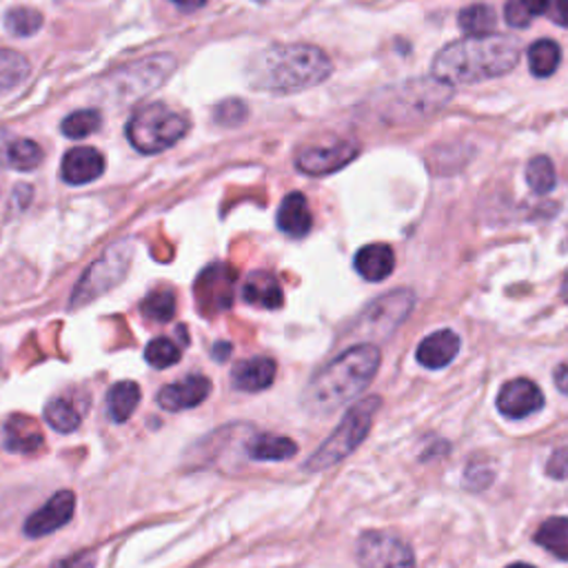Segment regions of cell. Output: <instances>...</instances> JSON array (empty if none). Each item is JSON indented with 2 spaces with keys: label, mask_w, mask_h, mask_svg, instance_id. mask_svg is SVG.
I'll return each mask as SVG.
<instances>
[{
  "label": "cell",
  "mask_w": 568,
  "mask_h": 568,
  "mask_svg": "<svg viewBox=\"0 0 568 568\" xmlns=\"http://www.w3.org/2000/svg\"><path fill=\"white\" fill-rule=\"evenodd\" d=\"M380 360L382 353L374 344H358L342 351L311 376L303 391V406L311 415H331L369 387Z\"/></svg>",
  "instance_id": "6da1fadb"
},
{
  "label": "cell",
  "mask_w": 568,
  "mask_h": 568,
  "mask_svg": "<svg viewBox=\"0 0 568 568\" xmlns=\"http://www.w3.org/2000/svg\"><path fill=\"white\" fill-rule=\"evenodd\" d=\"M520 45L507 36H482L445 47L434 60V74L447 85H471L505 76L520 60Z\"/></svg>",
  "instance_id": "7a4b0ae2"
},
{
  "label": "cell",
  "mask_w": 568,
  "mask_h": 568,
  "mask_svg": "<svg viewBox=\"0 0 568 568\" xmlns=\"http://www.w3.org/2000/svg\"><path fill=\"white\" fill-rule=\"evenodd\" d=\"M249 74L258 90L294 94L324 83L331 76V60L311 45H275L256 58Z\"/></svg>",
  "instance_id": "3957f363"
},
{
  "label": "cell",
  "mask_w": 568,
  "mask_h": 568,
  "mask_svg": "<svg viewBox=\"0 0 568 568\" xmlns=\"http://www.w3.org/2000/svg\"><path fill=\"white\" fill-rule=\"evenodd\" d=\"M380 406H382V400L378 395H371V398H365L360 402H355L346 411V415L340 419V424L335 426V431L305 462V469L313 471V473H320V471H327V469L335 466L344 458H348L369 436L374 417L380 411Z\"/></svg>",
  "instance_id": "277c9868"
},
{
  "label": "cell",
  "mask_w": 568,
  "mask_h": 568,
  "mask_svg": "<svg viewBox=\"0 0 568 568\" xmlns=\"http://www.w3.org/2000/svg\"><path fill=\"white\" fill-rule=\"evenodd\" d=\"M189 131V120L167 105H147L133 111L127 138L140 154H161L174 147Z\"/></svg>",
  "instance_id": "5b68a950"
},
{
  "label": "cell",
  "mask_w": 568,
  "mask_h": 568,
  "mask_svg": "<svg viewBox=\"0 0 568 568\" xmlns=\"http://www.w3.org/2000/svg\"><path fill=\"white\" fill-rule=\"evenodd\" d=\"M133 260V242L120 240L111 245L79 280L74 294H71L69 309H83L85 305L98 300L100 296L116 289L127 277Z\"/></svg>",
  "instance_id": "8992f818"
},
{
  "label": "cell",
  "mask_w": 568,
  "mask_h": 568,
  "mask_svg": "<svg viewBox=\"0 0 568 568\" xmlns=\"http://www.w3.org/2000/svg\"><path fill=\"white\" fill-rule=\"evenodd\" d=\"M415 296L411 289L391 292L374 300L353 327V335H365L369 340H387L411 313Z\"/></svg>",
  "instance_id": "52a82bcc"
},
{
  "label": "cell",
  "mask_w": 568,
  "mask_h": 568,
  "mask_svg": "<svg viewBox=\"0 0 568 568\" xmlns=\"http://www.w3.org/2000/svg\"><path fill=\"white\" fill-rule=\"evenodd\" d=\"M355 557L363 568H415L411 546L384 531H367L360 535Z\"/></svg>",
  "instance_id": "ba28073f"
},
{
  "label": "cell",
  "mask_w": 568,
  "mask_h": 568,
  "mask_svg": "<svg viewBox=\"0 0 568 568\" xmlns=\"http://www.w3.org/2000/svg\"><path fill=\"white\" fill-rule=\"evenodd\" d=\"M74 513H76V495L67 488L58 490L38 511H34L25 520V535L34 540L51 535L62 526H67L69 520L74 518Z\"/></svg>",
  "instance_id": "9c48e42d"
},
{
  "label": "cell",
  "mask_w": 568,
  "mask_h": 568,
  "mask_svg": "<svg viewBox=\"0 0 568 568\" xmlns=\"http://www.w3.org/2000/svg\"><path fill=\"white\" fill-rule=\"evenodd\" d=\"M236 273L227 264H213L202 271L196 284V294L202 311H223L234 303Z\"/></svg>",
  "instance_id": "30bf717a"
},
{
  "label": "cell",
  "mask_w": 568,
  "mask_h": 568,
  "mask_svg": "<svg viewBox=\"0 0 568 568\" xmlns=\"http://www.w3.org/2000/svg\"><path fill=\"white\" fill-rule=\"evenodd\" d=\"M358 145H353L348 140H338L331 145L309 147L298 154L296 165L307 176H327L342 167H346L355 156H358Z\"/></svg>",
  "instance_id": "8fae6325"
},
{
  "label": "cell",
  "mask_w": 568,
  "mask_h": 568,
  "mask_svg": "<svg viewBox=\"0 0 568 568\" xmlns=\"http://www.w3.org/2000/svg\"><path fill=\"white\" fill-rule=\"evenodd\" d=\"M544 406V395L540 387L526 378H518L507 382L497 393V409L511 419L529 417Z\"/></svg>",
  "instance_id": "7c38bea8"
},
{
  "label": "cell",
  "mask_w": 568,
  "mask_h": 568,
  "mask_svg": "<svg viewBox=\"0 0 568 568\" xmlns=\"http://www.w3.org/2000/svg\"><path fill=\"white\" fill-rule=\"evenodd\" d=\"M211 393V382L204 376H187L180 382L167 384L158 391V404L165 411H187L202 404Z\"/></svg>",
  "instance_id": "4fadbf2b"
},
{
  "label": "cell",
  "mask_w": 568,
  "mask_h": 568,
  "mask_svg": "<svg viewBox=\"0 0 568 568\" xmlns=\"http://www.w3.org/2000/svg\"><path fill=\"white\" fill-rule=\"evenodd\" d=\"M105 171V156L94 147H74L62 158V180L67 185H87L103 176Z\"/></svg>",
  "instance_id": "5bb4252c"
},
{
  "label": "cell",
  "mask_w": 568,
  "mask_h": 568,
  "mask_svg": "<svg viewBox=\"0 0 568 568\" xmlns=\"http://www.w3.org/2000/svg\"><path fill=\"white\" fill-rule=\"evenodd\" d=\"M460 351V338L451 329L426 335L415 351V358L426 369H442L455 360Z\"/></svg>",
  "instance_id": "9a60e30c"
},
{
  "label": "cell",
  "mask_w": 568,
  "mask_h": 568,
  "mask_svg": "<svg viewBox=\"0 0 568 568\" xmlns=\"http://www.w3.org/2000/svg\"><path fill=\"white\" fill-rule=\"evenodd\" d=\"M45 447L40 426L29 415H12L5 422V449L12 453L34 455Z\"/></svg>",
  "instance_id": "2e32d148"
},
{
  "label": "cell",
  "mask_w": 568,
  "mask_h": 568,
  "mask_svg": "<svg viewBox=\"0 0 568 568\" xmlns=\"http://www.w3.org/2000/svg\"><path fill=\"white\" fill-rule=\"evenodd\" d=\"M275 363L271 358H264V355H258V358H249V360H242L234 367L232 371V384L238 389V391H245V393H258V391H264L273 384L275 380Z\"/></svg>",
  "instance_id": "e0dca14e"
},
{
  "label": "cell",
  "mask_w": 568,
  "mask_h": 568,
  "mask_svg": "<svg viewBox=\"0 0 568 568\" xmlns=\"http://www.w3.org/2000/svg\"><path fill=\"white\" fill-rule=\"evenodd\" d=\"M277 227L282 234H287L292 238H305L311 232L313 218H311L307 198L303 193L294 191L282 200L277 209Z\"/></svg>",
  "instance_id": "ac0fdd59"
},
{
  "label": "cell",
  "mask_w": 568,
  "mask_h": 568,
  "mask_svg": "<svg viewBox=\"0 0 568 568\" xmlns=\"http://www.w3.org/2000/svg\"><path fill=\"white\" fill-rule=\"evenodd\" d=\"M242 298L245 303L262 309H280L282 307V289L275 275L256 271L251 273L242 284Z\"/></svg>",
  "instance_id": "d6986e66"
},
{
  "label": "cell",
  "mask_w": 568,
  "mask_h": 568,
  "mask_svg": "<svg viewBox=\"0 0 568 568\" xmlns=\"http://www.w3.org/2000/svg\"><path fill=\"white\" fill-rule=\"evenodd\" d=\"M395 269V256L389 245H367L355 256V271L369 282L389 277Z\"/></svg>",
  "instance_id": "ffe728a7"
},
{
  "label": "cell",
  "mask_w": 568,
  "mask_h": 568,
  "mask_svg": "<svg viewBox=\"0 0 568 568\" xmlns=\"http://www.w3.org/2000/svg\"><path fill=\"white\" fill-rule=\"evenodd\" d=\"M298 453V445L292 438L260 434L247 442V455L258 462H284Z\"/></svg>",
  "instance_id": "44dd1931"
},
{
  "label": "cell",
  "mask_w": 568,
  "mask_h": 568,
  "mask_svg": "<svg viewBox=\"0 0 568 568\" xmlns=\"http://www.w3.org/2000/svg\"><path fill=\"white\" fill-rule=\"evenodd\" d=\"M45 419L58 434L76 431L83 422V411L69 398H54L45 406Z\"/></svg>",
  "instance_id": "7402d4cb"
},
{
  "label": "cell",
  "mask_w": 568,
  "mask_h": 568,
  "mask_svg": "<svg viewBox=\"0 0 568 568\" xmlns=\"http://www.w3.org/2000/svg\"><path fill=\"white\" fill-rule=\"evenodd\" d=\"M140 404V387L131 380L118 382L107 393V413L114 422H127Z\"/></svg>",
  "instance_id": "603a6c76"
},
{
  "label": "cell",
  "mask_w": 568,
  "mask_h": 568,
  "mask_svg": "<svg viewBox=\"0 0 568 568\" xmlns=\"http://www.w3.org/2000/svg\"><path fill=\"white\" fill-rule=\"evenodd\" d=\"M535 542L557 559L568 561V518H548L542 522Z\"/></svg>",
  "instance_id": "cb8c5ba5"
},
{
  "label": "cell",
  "mask_w": 568,
  "mask_h": 568,
  "mask_svg": "<svg viewBox=\"0 0 568 568\" xmlns=\"http://www.w3.org/2000/svg\"><path fill=\"white\" fill-rule=\"evenodd\" d=\"M29 76V60L12 49L0 51V96L14 92Z\"/></svg>",
  "instance_id": "d4e9b609"
},
{
  "label": "cell",
  "mask_w": 568,
  "mask_h": 568,
  "mask_svg": "<svg viewBox=\"0 0 568 568\" xmlns=\"http://www.w3.org/2000/svg\"><path fill=\"white\" fill-rule=\"evenodd\" d=\"M526 58H529V69L533 76L548 79L555 74L561 62V51H559L557 43H553V40H537L529 47Z\"/></svg>",
  "instance_id": "484cf974"
},
{
  "label": "cell",
  "mask_w": 568,
  "mask_h": 568,
  "mask_svg": "<svg viewBox=\"0 0 568 568\" xmlns=\"http://www.w3.org/2000/svg\"><path fill=\"white\" fill-rule=\"evenodd\" d=\"M460 27L466 36L471 38H482L488 36V32L495 29L497 19L495 12L488 5H471L460 12Z\"/></svg>",
  "instance_id": "4316f807"
},
{
  "label": "cell",
  "mask_w": 568,
  "mask_h": 568,
  "mask_svg": "<svg viewBox=\"0 0 568 568\" xmlns=\"http://www.w3.org/2000/svg\"><path fill=\"white\" fill-rule=\"evenodd\" d=\"M43 150L29 138H14L8 152V167L19 171H32L40 165Z\"/></svg>",
  "instance_id": "83f0119b"
},
{
  "label": "cell",
  "mask_w": 568,
  "mask_h": 568,
  "mask_svg": "<svg viewBox=\"0 0 568 568\" xmlns=\"http://www.w3.org/2000/svg\"><path fill=\"white\" fill-rule=\"evenodd\" d=\"M103 125V116L96 109H83L71 114L62 120V133L71 140H83L87 135H92L94 131H98Z\"/></svg>",
  "instance_id": "f1b7e54d"
},
{
  "label": "cell",
  "mask_w": 568,
  "mask_h": 568,
  "mask_svg": "<svg viewBox=\"0 0 568 568\" xmlns=\"http://www.w3.org/2000/svg\"><path fill=\"white\" fill-rule=\"evenodd\" d=\"M142 316L152 322H169L176 316V296L171 292H152L140 305Z\"/></svg>",
  "instance_id": "f546056e"
},
{
  "label": "cell",
  "mask_w": 568,
  "mask_h": 568,
  "mask_svg": "<svg viewBox=\"0 0 568 568\" xmlns=\"http://www.w3.org/2000/svg\"><path fill=\"white\" fill-rule=\"evenodd\" d=\"M182 358L180 346L169 340V338H156L147 344L145 348V360L154 367V369H169L174 367L178 360Z\"/></svg>",
  "instance_id": "4dcf8cb0"
},
{
  "label": "cell",
  "mask_w": 568,
  "mask_h": 568,
  "mask_svg": "<svg viewBox=\"0 0 568 568\" xmlns=\"http://www.w3.org/2000/svg\"><path fill=\"white\" fill-rule=\"evenodd\" d=\"M5 27L10 34L27 38L43 27V16L32 8H14L5 16Z\"/></svg>",
  "instance_id": "1f68e13d"
},
{
  "label": "cell",
  "mask_w": 568,
  "mask_h": 568,
  "mask_svg": "<svg viewBox=\"0 0 568 568\" xmlns=\"http://www.w3.org/2000/svg\"><path fill=\"white\" fill-rule=\"evenodd\" d=\"M526 182L535 193H548L553 191L557 178H555V167L546 156H537L529 163L526 167Z\"/></svg>",
  "instance_id": "d6a6232c"
},
{
  "label": "cell",
  "mask_w": 568,
  "mask_h": 568,
  "mask_svg": "<svg viewBox=\"0 0 568 568\" xmlns=\"http://www.w3.org/2000/svg\"><path fill=\"white\" fill-rule=\"evenodd\" d=\"M96 564H98V557L94 551H81V553L58 559L51 568H96Z\"/></svg>",
  "instance_id": "836d02e7"
},
{
  "label": "cell",
  "mask_w": 568,
  "mask_h": 568,
  "mask_svg": "<svg viewBox=\"0 0 568 568\" xmlns=\"http://www.w3.org/2000/svg\"><path fill=\"white\" fill-rule=\"evenodd\" d=\"M505 19L511 27L516 29H524L531 25L533 16L526 12V8L520 3V0H509L507 3V10H505Z\"/></svg>",
  "instance_id": "e575fe53"
},
{
  "label": "cell",
  "mask_w": 568,
  "mask_h": 568,
  "mask_svg": "<svg viewBox=\"0 0 568 568\" xmlns=\"http://www.w3.org/2000/svg\"><path fill=\"white\" fill-rule=\"evenodd\" d=\"M546 473L553 480H568V447H559L546 462Z\"/></svg>",
  "instance_id": "d590c367"
},
{
  "label": "cell",
  "mask_w": 568,
  "mask_h": 568,
  "mask_svg": "<svg viewBox=\"0 0 568 568\" xmlns=\"http://www.w3.org/2000/svg\"><path fill=\"white\" fill-rule=\"evenodd\" d=\"M245 116H247V109H245V105L238 103V100L223 103V105L218 107V114H216L218 122H223V125H238Z\"/></svg>",
  "instance_id": "8d00e7d4"
},
{
  "label": "cell",
  "mask_w": 568,
  "mask_h": 568,
  "mask_svg": "<svg viewBox=\"0 0 568 568\" xmlns=\"http://www.w3.org/2000/svg\"><path fill=\"white\" fill-rule=\"evenodd\" d=\"M546 16L561 27H568V0H548Z\"/></svg>",
  "instance_id": "74e56055"
},
{
  "label": "cell",
  "mask_w": 568,
  "mask_h": 568,
  "mask_svg": "<svg viewBox=\"0 0 568 568\" xmlns=\"http://www.w3.org/2000/svg\"><path fill=\"white\" fill-rule=\"evenodd\" d=\"M520 3L526 8V12H529L533 19L546 14V8H548V0H520Z\"/></svg>",
  "instance_id": "f35d334b"
},
{
  "label": "cell",
  "mask_w": 568,
  "mask_h": 568,
  "mask_svg": "<svg viewBox=\"0 0 568 568\" xmlns=\"http://www.w3.org/2000/svg\"><path fill=\"white\" fill-rule=\"evenodd\" d=\"M12 135L8 131L0 129V167H8V152L12 145Z\"/></svg>",
  "instance_id": "ab89813d"
},
{
  "label": "cell",
  "mask_w": 568,
  "mask_h": 568,
  "mask_svg": "<svg viewBox=\"0 0 568 568\" xmlns=\"http://www.w3.org/2000/svg\"><path fill=\"white\" fill-rule=\"evenodd\" d=\"M555 384L564 395H568V365H559L555 369Z\"/></svg>",
  "instance_id": "60d3db41"
},
{
  "label": "cell",
  "mask_w": 568,
  "mask_h": 568,
  "mask_svg": "<svg viewBox=\"0 0 568 568\" xmlns=\"http://www.w3.org/2000/svg\"><path fill=\"white\" fill-rule=\"evenodd\" d=\"M229 353H232V344H227V342H218L216 346H213V358L216 360H227Z\"/></svg>",
  "instance_id": "b9f144b4"
},
{
  "label": "cell",
  "mask_w": 568,
  "mask_h": 568,
  "mask_svg": "<svg viewBox=\"0 0 568 568\" xmlns=\"http://www.w3.org/2000/svg\"><path fill=\"white\" fill-rule=\"evenodd\" d=\"M174 3L178 8H182V10H198V8H202L206 3V0H174Z\"/></svg>",
  "instance_id": "7bdbcfd3"
},
{
  "label": "cell",
  "mask_w": 568,
  "mask_h": 568,
  "mask_svg": "<svg viewBox=\"0 0 568 568\" xmlns=\"http://www.w3.org/2000/svg\"><path fill=\"white\" fill-rule=\"evenodd\" d=\"M507 568H535V566H531V564H522V561H518V564H511V566H507Z\"/></svg>",
  "instance_id": "ee69618b"
},
{
  "label": "cell",
  "mask_w": 568,
  "mask_h": 568,
  "mask_svg": "<svg viewBox=\"0 0 568 568\" xmlns=\"http://www.w3.org/2000/svg\"><path fill=\"white\" fill-rule=\"evenodd\" d=\"M564 300L568 303V277H566V282H564Z\"/></svg>",
  "instance_id": "f6af8a7d"
},
{
  "label": "cell",
  "mask_w": 568,
  "mask_h": 568,
  "mask_svg": "<svg viewBox=\"0 0 568 568\" xmlns=\"http://www.w3.org/2000/svg\"><path fill=\"white\" fill-rule=\"evenodd\" d=\"M260 3H264V0H260Z\"/></svg>",
  "instance_id": "bcb514c9"
}]
</instances>
